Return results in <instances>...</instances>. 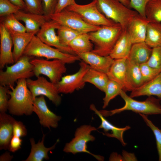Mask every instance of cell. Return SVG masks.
Returning <instances> with one entry per match:
<instances>
[{"instance_id": "1", "label": "cell", "mask_w": 161, "mask_h": 161, "mask_svg": "<svg viewBox=\"0 0 161 161\" xmlns=\"http://www.w3.org/2000/svg\"><path fill=\"white\" fill-rule=\"evenodd\" d=\"M26 80L19 79L16 82L15 87H9L11 90L8 92L10 98L8 102V110L11 114L30 115L33 112V99L27 87Z\"/></svg>"}, {"instance_id": "2", "label": "cell", "mask_w": 161, "mask_h": 161, "mask_svg": "<svg viewBox=\"0 0 161 161\" xmlns=\"http://www.w3.org/2000/svg\"><path fill=\"white\" fill-rule=\"evenodd\" d=\"M123 31L117 24L100 26L96 30L89 33L94 46L91 52L102 56L109 55Z\"/></svg>"}, {"instance_id": "3", "label": "cell", "mask_w": 161, "mask_h": 161, "mask_svg": "<svg viewBox=\"0 0 161 161\" xmlns=\"http://www.w3.org/2000/svg\"><path fill=\"white\" fill-rule=\"evenodd\" d=\"M120 95L125 102L124 105L121 108L110 111H100L103 116H112L127 110L147 115L161 114V103L158 98L150 96L144 101H137L129 96L122 89Z\"/></svg>"}, {"instance_id": "4", "label": "cell", "mask_w": 161, "mask_h": 161, "mask_svg": "<svg viewBox=\"0 0 161 161\" xmlns=\"http://www.w3.org/2000/svg\"><path fill=\"white\" fill-rule=\"evenodd\" d=\"M94 0L100 11L108 18L119 24L123 30L127 29L132 19L139 14L119 0Z\"/></svg>"}, {"instance_id": "5", "label": "cell", "mask_w": 161, "mask_h": 161, "mask_svg": "<svg viewBox=\"0 0 161 161\" xmlns=\"http://www.w3.org/2000/svg\"><path fill=\"white\" fill-rule=\"evenodd\" d=\"M24 55L31 57L44 58L47 60L59 59L66 64H71L80 59L77 55L65 53L42 41L34 36L25 49Z\"/></svg>"}, {"instance_id": "6", "label": "cell", "mask_w": 161, "mask_h": 161, "mask_svg": "<svg viewBox=\"0 0 161 161\" xmlns=\"http://www.w3.org/2000/svg\"><path fill=\"white\" fill-rule=\"evenodd\" d=\"M33 57L23 55L15 64L6 66L5 71L0 69V85L9 87L21 78L27 79L35 76L30 60Z\"/></svg>"}, {"instance_id": "7", "label": "cell", "mask_w": 161, "mask_h": 161, "mask_svg": "<svg viewBox=\"0 0 161 161\" xmlns=\"http://www.w3.org/2000/svg\"><path fill=\"white\" fill-rule=\"evenodd\" d=\"M33 68L35 76L36 77L42 75L47 76L50 81L56 84L61 79L66 71L65 63L57 59L49 60L36 58L30 60Z\"/></svg>"}, {"instance_id": "8", "label": "cell", "mask_w": 161, "mask_h": 161, "mask_svg": "<svg viewBox=\"0 0 161 161\" xmlns=\"http://www.w3.org/2000/svg\"><path fill=\"white\" fill-rule=\"evenodd\" d=\"M97 130L96 128L90 125H84L78 128L75 131V137L69 142L66 144L63 151L74 154L77 153H86L99 161L104 160L103 157L93 154L87 149V143L95 140V137L91 135V133L93 131Z\"/></svg>"}, {"instance_id": "9", "label": "cell", "mask_w": 161, "mask_h": 161, "mask_svg": "<svg viewBox=\"0 0 161 161\" xmlns=\"http://www.w3.org/2000/svg\"><path fill=\"white\" fill-rule=\"evenodd\" d=\"M66 8L76 13L86 22L92 25L100 26L119 24L108 18L102 13L98 8L96 2L94 0L84 5L75 3Z\"/></svg>"}, {"instance_id": "10", "label": "cell", "mask_w": 161, "mask_h": 161, "mask_svg": "<svg viewBox=\"0 0 161 161\" xmlns=\"http://www.w3.org/2000/svg\"><path fill=\"white\" fill-rule=\"evenodd\" d=\"M49 18L60 25L66 26L81 33L96 31L100 26L88 24L79 14L66 8L59 13H54L50 16Z\"/></svg>"}, {"instance_id": "11", "label": "cell", "mask_w": 161, "mask_h": 161, "mask_svg": "<svg viewBox=\"0 0 161 161\" xmlns=\"http://www.w3.org/2000/svg\"><path fill=\"white\" fill-rule=\"evenodd\" d=\"M37 78L35 80L30 78L26 80L27 87L32 93L33 100L36 97L43 95L56 106L59 105L62 99L56 85L43 76H40Z\"/></svg>"}, {"instance_id": "12", "label": "cell", "mask_w": 161, "mask_h": 161, "mask_svg": "<svg viewBox=\"0 0 161 161\" xmlns=\"http://www.w3.org/2000/svg\"><path fill=\"white\" fill-rule=\"evenodd\" d=\"M79 69L77 72L62 76L55 84L59 93H72L75 90L84 87L86 83L83 81V78L90 66L83 61L79 63Z\"/></svg>"}, {"instance_id": "13", "label": "cell", "mask_w": 161, "mask_h": 161, "mask_svg": "<svg viewBox=\"0 0 161 161\" xmlns=\"http://www.w3.org/2000/svg\"><path fill=\"white\" fill-rule=\"evenodd\" d=\"M56 21L49 20L41 27L36 36L43 42L61 51L77 55L68 46L63 44L56 34L55 30L59 25Z\"/></svg>"}, {"instance_id": "14", "label": "cell", "mask_w": 161, "mask_h": 161, "mask_svg": "<svg viewBox=\"0 0 161 161\" xmlns=\"http://www.w3.org/2000/svg\"><path fill=\"white\" fill-rule=\"evenodd\" d=\"M33 112L38 116L41 125L49 129L50 127L55 128L61 117L52 112L48 108L44 96H40L36 97L33 102Z\"/></svg>"}, {"instance_id": "15", "label": "cell", "mask_w": 161, "mask_h": 161, "mask_svg": "<svg viewBox=\"0 0 161 161\" xmlns=\"http://www.w3.org/2000/svg\"><path fill=\"white\" fill-rule=\"evenodd\" d=\"M127 58L114 59L107 73L109 79L118 83L125 92L131 91L133 89L130 84L127 72Z\"/></svg>"}, {"instance_id": "16", "label": "cell", "mask_w": 161, "mask_h": 161, "mask_svg": "<svg viewBox=\"0 0 161 161\" xmlns=\"http://www.w3.org/2000/svg\"><path fill=\"white\" fill-rule=\"evenodd\" d=\"M13 40L9 32L4 25L0 24V69L15 63L13 51Z\"/></svg>"}, {"instance_id": "17", "label": "cell", "mask_w": 161, "mask_h": 161, "mask_svg": "<svg viewBox=\"0 0 161 161\" xmlns=\"http://www.w3.org/2000/svg\"><path fill=\"white\" fill-rule=\"evenodd\" d=\"M77 55L91 68L106 74L114 60L110 55L102 56L92 52L78 53Z\"/></svg>"}, {"instance_id": "18", "label": "cell", "mask_w": 161, "mask_h": 161, "mask_svg": "<svg viewBox=\"0 0 161 161\" xmlns=\"http://www.w3.org/2000/svg\"><path fill=\"white\" fill-rule=\"evenodd\" d=\"M149 22L146 18L139 14L132 19L127 30L133 44L145 42Z\"/></svg>"}, {"instance_id": "19", "label": "cell", "mask_w": 161, "mask_h": 161, "mask_svg": "<svg viewBox=\"0 0 161 161\" xmlns=\"http://www.w3.org/2000/svg\"><path fill=\"white\" fill-rule=\"evenodd\" d=\"M90 109L93 111L100 118L101 123L98 128L103 129L104 133H103V134L109 137L116 138L123 146L126 145V143L124 140L123 134L124 132L131 128L130 127L126 126L123 128H118L115 126L105 119L93 104L90 105Z\"/></svg>"}, {"instance_id": "20", "label": "cell", "mask_w": 161, "mask_h": 161, "mask_svg": "<svg viewBox=\"0 0 161 161\" xmlns=\"http://www.w3.org/2000/svg\"><path fill=\"white\" fill-rule=\"evenodd\" d=\"M142 96H156L161 103V72L151 80L134 89L129 96L134 98Z\"/></svg>"}, {"instance_id": "21", "label": "cell", "mask_w": 161, "mask_h": 161, "mask_svg": "<svg viewBox=\"0 0 161 161\" xmlns=\"http://www.w3.org/2000/svg\"><path fill=\"white\" fill-rule=\"evenodd\" d=\"M8 31L13 40V51L15 63L24 55L26 47L38 31L22 33Z\"/></svg>"}, {"instance_id": "22", "label": "cell", "mask_w": 161, "mask_h": 161, "mask_svg": "<svg viewBox=\"0 0 161 161\" xmlns=\"http://www.w3.org/2000/svg\"><path fill=\"white\" fill-rule=\"evenodd\" d=\"M15 119L6 112H0V150L8 149L13 136V129Z\"/></svg>"}, {"instance_id": "23", "label": "cell", "mask_w": 161, "mask_h": 161, "mask_svg": "<svg viewBox=\"0 0 161 161\" xmlns=\"http://www.w3.org/2000/svg\"><path fill=\"white\" fill-rule=\"evenodd\" d=\"M15 15L18 20L24 22L27 32L38 31L44 23L50 20L44 15L25 13L21 10Z\"/></svg>"}, {"instance_id": "24", "label": "cell", "mask_w": 161, "mask_h": 161, "mask_svg": "<svg viewBox=\"0 0 161 161\" xmlns=\"http://www.w3.org/2000/svg\"><path fill=\"white\" fill-rule=\"evenodd\" d=\"M132 44L127 29L123 30L109 55L114 59L127 58Z\"/></svg>"}, {"instance_id": "25", "label": "cell", "mask_w": 161, "mask_h": 161, "mask_svg": "<svg viewBox=\"0 0 161 161\" xmlns=\"http://www.w3.org/2000/svg\"><path fill=\"white\" fill-rule=\"evenodd\" d=\"M152 48L145 42L133 44L127 59L140 65L146 63L152 53Z\"/></svg>"}, {"instance_id": "26", "label": "cell", "mask_w": 161, "mask_h": 161, "mask_svg": "<svg viewBox=\"0 0 161 161\" xmlns=\"http://www.w3.org/2000/svg\"><path fill=\"white\" fill-rule=\"evenodd\" d=\"M45 135L43 134L41 141L35 143L33 138L30 139L31 148L30 154L25 161H42L44 159L48 160L49 157L48 153L49 151L54 149L58 141L52 146L46 147L44 145Z\"/></svg>"}, {"instance_id": "27", "label": "cell", "mask_w": 161, "mask_h": 161, "mask_svg": "<svg viewBox=\"0 0 161 161\" xmlns=\"http://www.w3.org/2000/svg\"><path fill=\"white\" fill-rule=\"evenodd\" d=\"M109 80L106 73L94 69L90 67L83 78L85 83L92 84L103 92Z\"/></svg>"}, {"instance_id": "28", "label": "cell", "mask_w": 161, "mask_h": 161, "mask_svg": "<svg viewBox=\"0 0 161 161\" xmlns=\"http://www.w3.org/2000/svg\"><path fill=\"white\" fill-rule=\"evenodd\" d=\"M68 46L76 55L91 52L94 47L89 33L80 34L70 43Z\"/></svg>"}, {"instance_id": "29", "label": "cell", "mask_w": 161, "mask_h": 161, "mask_svg": "<svg viewBox=\"0 0 161 161\" xmlns=\"http://www.w3.org/2000/svg\"><path fill=\"white\" fill-rule=\"evenodd\" d=\"M145 42L152 48L161 47V22H149Z\"/></svg>"}, {"instance_id": "30", "label": "cell", "mask_w": 161, "mask_h": 161, "mask_svg": "<svg viewBox=\"0 0 161 161\" xmlns=\"http://www.w3.org/2000/svg\"><path fill=\"white\" fill-rule=\"evenodd\" d=\"M127 72L129 82L133 89L143 84L140 69V65L127 58Z\"/></svg>"}, {"instance_id": "31", "label": "cell", "mask_w": 161, "mask_h": 161, "mask_svg": "<svg viewBox=\"0 0 161 161\" xmlns=\"http://www.w3.org/2000/svg\"><path fill=\"white\" fill-rule=\"evenodd\" d=\"M146 18L150 22H161V0H152L146 5Z\"/></svg>"}, {"instance_id": "32", "label": "cell", "mask_w": 161, "mask_h": 161, "mask_svg": "<svg viewBox=\"0 0 161 161\" xmlns=\"http://www.w3.org/2000/svg\"><path fill=\"white\" fill-rule=\"evenodd\" d=\"M1 23L8 31L22 33L26 32L25 26L21 23L14 14H11L1 17Z\"/></svg>"}, {"instance_id": "33", "label": "cell", "mask_w": 161, "mask_h": 161, "mask_svg": "<svg viewBox=\"0 0 161 161\" xmlns=\"http://www.w3.org/2000/svg\"><path fill=\"white\" fill-rule=\"evenodd\" d=\"M122 89L121 86L115 81L109 79L104 91L105 96L103 99V108L105 109L108 105L111 100L118 95H120Z\"/></svg>"}, {"instance_id": "34", "label": "cell", "mask_w": 161, "mask_h": 161, "mask_svg": "<svg viewBox=\"0 0 161 161\" xmlns=\"http://www.w3.org/2000/svg\"><path fill=\"white\" fill-rule=\"evenodd\" d=\"M57 31V35L61 43L68 46L73 39L81 34L69 27L60 25L58 26Z\"/></svg>"}, {"instance_id": "35", "label": "cell", "mask_w": 161, "mask_h": 161, "mask_svg": "<svg viewBox=\"0 0 161 161\" xmlns=\"http://www.w3.org/2000/svg\"><path fill=\"white\" fill-rule=\"evenodd\" d=\"M139 114L147 125L151 129L154 134L156 140L159 161H161V129L157 127L148 119L147 115L141 114Z\"/></svg>"}, {"instance_id": "36", "label": "cell", "mask_w": 161, "mask_h": 161, "mask_svg": "<svg viewBox=\"0 0 161 161\" xmlns=\"http://www.w3.org/2000/svg\"><path fill=\"white\" fill-rule=\"evenodd\" d=\"M21 9L9 0H0V16L2 17L11 14H15Z\"/></svg>"}, {"instance_id": "37", "label": "cell", "mask_w": 161, "mask_h": 161, "mask_svg": "<svg viewBox=\"0 0 161 161\" xmlns=\"http://www.w3.org/2000/svg\"><path fill=\"white\" fill-rule=\"evenodd\" d=\"M146 63L149 66L161 72V47L152 48L151 55Z\"/></svg>"}, {"instance_id": "38", "label": "cell", "mask_w": 161, "mask_h": 161, "mask_svg": "<svg viewBox=\"0 0 161 161\" xmlns=\"http://www.w3.org/2000/svg\"><path fill=\"white\" fill-rule=\"evenodd\" d=\"M140 69L143 83L152 80L160 73L149 66L147 63L140 64Z\"/></svg>"}, {"instance_id": "39", "label": "cell", "mask_w": 161, "mask_h": 161, "mask_svg": "<svg viewBox=\"0 0 161 161\" xmlns=\"http://www.w3.org/2000/svg\"><path fill=\"white\" fill-rule=\"evenodd\" d=\"M25 5V10L28 12L44 15L42 0H23Z\"/></svg>"}, {"instance_id": "40", "label": "cell", "mask_w": 161, "mask_h": 161, "mask_svg": "<svg viewBox=\"0 0 161 161\" xmlns=\"http://www.w3.org/2000/svg\"><path fill=\"white\" fill-rule=\"evenodd\" d=\"M9 88L8 86L0 85V112H6L8 110V95Z\"/></svg>"}, {"instance_id": "41", "label": "cell", "mask_w": 161, "mask_h": 161, "mask_svg": "<svg viewBox=\"0 0 161 161\" xmlns=\"http://www.w3.org/2000/svg\"><path fill=\"white\" fill-rule=\"evenodd\" d=\"M152 0H130L131 8H133L140 15L146 18L145 10L147 4Z\"/></svg>"}, {"instance_id": "42", "label": "cell", "mask_w": 161, "mask_h": 161, "mask_svg": "<svg viewBox=\"0 0 161 161\" xmlns=\"http://www.w3.org/2000/svg\"><path fill=\"white\" fill-rule=\"evenodd\" d=\"M58 1V0H42L44 15L49 19L50 16L55 13Z\"/></svg>"}, {"instance_id": "43", "label": "cell", "mask_w": 161, "mask_h": 161, "mask_svg": "<svg viewBox=\"0 0 161 161\" xmlns=\"http://www.w3.org/2000/svg\"><path fill=\"white\" fill-rule=\"evenodd\" d=\"M27 134V129L23 123L16 120L13 126V135L21 137L26 136Z\"/></svg>"}, {"instance_id": "44", "label": "cell", "mask_w": 161, "mask_h": 161, "mask_svg": "<svg viewBox=\"0 0 161 161\" xmlns=\"http://www.w3.org/2000/svg\"><path fill=\"white\" fill-rule=\"evenodd\" d=\"M20 137L13 135L10 141L8 150L14 153L21 148L22 140Z\"/></svg>"}, {"instance_id": "45", "label": "cell", "mask_w": 161, "mask_h": 161, "mask_svg": "<svg viewBox=\"0 0 161 161\" xmlns=\"http://www.w3.org/2000/svg\"><path fill=\"white\" fill-rule=\"evenodd\" d=\"M75 3V0H58L54 13H59L68 6Z\"/></svg>"}, {"instance_id": "46", "label": "cell", "mask_w": 161, "mask_h": 161, "mask_svg": "<svg viewBox=\"0 0 161 161\" xmlns=\"http://www.w3.org/2000/svg\"><path fill=\"white\" fill-rule=\"evenodd\" d=\"M123 161H136L137 159L133 153H128L125 151L122 152Z\"/></svg>"}, {"instance_id": "47", "label": "cell", "mask_w": 161, "mask_h": 161, "mask_svg": "<svg viewBox=\"0 0 161 161\" xmlns=\"http://www.w3.org/2000/svg\"><path fill=\"white\" fill-rule=\"evenodd\" d=\"M109 161H123V157L117 153H113L110 155Z\"/></svg>"}, {"instance_id": "48", "label": "cell", "mask_w": 161, "mask_h": 161, "mask_svg": "<svg viewBox=\"0 0 161 161\" xmlns=\"http://www.w3.org/2000/svg\"><path fill=\"white\" fill-rule=\"evenodd\" d=\"M12 3L20 7L21 10H25V5L23 0H9Z\"/></svg>"}, {"instance_id": "49", "label": "cell", "mask_w": 161, "mask_h": 161, "mask_svg": "<svg viewBox=\"0 0 161 161\" xmlns=\"http://www.w3.org/2000/svg\"><path fill=\"white\" fill-rule=\"evenodd\" d=\"M13 158V156L10 155L9 152H6L0 157V161H10Z\"/></svg>"}, {"instance_id": "50", "label": "cell", "mask_w": 161, "mask_h": 161, "mask_svg": "<svg viewBox=\"0 0 161 161\" xmlns=\"http://www.w3.org/2000/svg\"><path fill=\"white\" fill-rule=\"evenodd\" d=\"M121 3L127 7L131 8L130 0H119Z\"/></svg>"}]
</instances>
